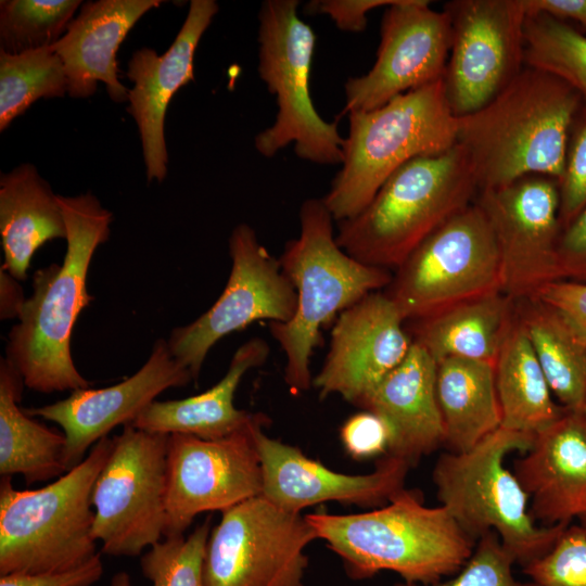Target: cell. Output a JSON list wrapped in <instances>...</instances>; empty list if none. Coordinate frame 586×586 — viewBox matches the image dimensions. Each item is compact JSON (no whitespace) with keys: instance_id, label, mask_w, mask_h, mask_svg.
I'll use <instances>...</instances> for the list:
<instances>
[{"instance_id":"4316f807","label":"cell","mask_w":586,"mask_h":586,"mask_svg":"<svg viewBox=\"0 0 586 586\" xmlns=\"http://www.w3.org/2000/svg\"><path fill=\"white\" fill-rule=\"evenodd\" d=\"M436 396L447 451H468L501 425L493 362L460 357L438 361Z\"/></svg>"},{"instance_id":"9c48e42d","label":"cell","mask_w":586,"mask_h":586,"mask_svg":"<svg viewBox=\"0 0 586 586\" xmlns=\"http://www.w3.org/2000/svg\"><path fill=\"white\" fill-rule=\"evenodd\" d=\"M297 0H266L258 13V74L275 94V123L255 137L265 157L294 143L296 155L321 165L343 162V138L336 123L324 120L310 97V68L316 43L313 28L297 13Z\"/></svg>"},{"instance_id":"f6af8a7d","label":"cell","mask_w":586,"mask_h":586,"mask_svg":"<svg viewBox=\"0 0 586 586\" xmlns=\"http://www.w3.org/2000/svg\"><path fill=\"white\" fill-rule=\"evenodd\" d=\"M23 289L14 277L0 269V317L3 320L17 318L25 304Z\"/></svg>"},{"instance_id":"b9f144b4","label":"cell","mask_w":586,"mask_h":586,"mask_svg":"<svg viewBox=\"0 0 586 586\" xmlns=\"http://www.w3.org/2000/svg\"><path fill=\"white\" fill-rule=\"evenodd\" d=\"M103 574L101 556L63 572L11 573L0 575V586H92Z\"/></svg>"},{"instance_id":"bcb514c9","label":"cell","mask_w":586,"mask_h":586,"mask_svg":"<svg viewBox=\"0 0 586 586\" xmlns=\"http://www.w3.org/2000/svg\"><path fill=\"white\" fill-rule=\"evenodd\" d=\"M110 586H132V584L128 573L118 572L112 577Z\"/></svg>"},{"instance_id":"6da1fadb","label":"cell","mask_w":586,"mask_h":586,"mask_svg":"<svg viewBox=\"0 0 586 586\" xmlns=\"http://www.w3.org/2000/svg\"><path fill=\"white\" fill-rule=\"evenodd\" d=\"M58 201L67 228L66 253L62 264L35 271L33 295L26 298L5 346V357L25 386L41 393L90 385L74 364L71 336L78 315L93 300L87 291L88 270L97 247L110 238L113 219L91 192L58 194Z\"/></svg>"},{"instance_id":"f546056e","label":"cell","mask_w":586,"mask_h":586,"mask_svg":"<svg viewBox=\"0 0 586 586\" xmlns=\"http://www.w3.org/2000/svg\"><path fill=\"white\" fill-rule=\"evenodd\" d=\"M496 390L505 429L537 434L565 408L557 405L524 328L511 320L495 361Z\"/></svg>"},{"instance_id":"c3c4849f","label":"cell","mask_w":586,"mask_h":586,"mask_svg":"<svg viewBox=\"0 0 586 586\" xmlns=\"http://www.w3.org/2000/svg\"><path fill=\"white\" fill-rule=\"evenodd\" d=\"M583 412H584V415L586 417V406L584 407Z\"/></svg>"},{"instance_id":"ab89813d","label":"cell","mask_w":586,"mask_h":586,"mask_svg":"<svg viewBox=\"0 0 586 586\" xmlns=\"http://www.w3.org/2000/svg\"><path fill=\"white\" fill-rule=\"evenodd\" d=\"M534 300L558 311L586 343V283L556 281L543 288Z\"/></svg>"},{"instance_id":"ba28073f","label":"cell","mask_w":586,"mask_h":586,"mask_svg":"<svg viewBox=\"0 0 586 586\" xmlns=\"http://www.w3.org/2000/svg\"><path fill=\"white\" fill-rule=\"evenodd\" d=\"M534 436L500 426L468 451L443 453L432 472L437 499L460 528L475 542L495 532L522 568L546 555L570 525H535L528 497L505 464L508 455L526 453Z\"/></svg>"},{"instance_id":"8fae6325","label":"cell","mask_w":586,"mask_h":586,"mask_svg":"<svg viewBox=\"0 0 586 586\" xmlns=\"http://www.w3.org/2000/svg\"><path fill=\"white\" fill-rule=\"evenodd\" d=\"M113 440L91 493L92 534L103 553L136 557L164 536L168 435L129 423Z\"/></svg>"},{"instance_id":"1f68e13d","label":"cell","mask_w":586,"mask_h":586,"mask_svg":"<svg viewBox=\"0 0 586 586\" xmlns=\"http://www.w3.org/2000/svg\"><path fill=\"white\" fill-rule=\"evenodd\" d=\"M67 78L60 56L44 48L9 54L0 51V130L40 98H62Z\"/></svg>"},{"instance_id":"484cf974","label":"cell","mask_w":586,"mask_h":586,"mask_svg":"<svg viewBox=\"0 0 586 586\" xmlns=\"http://www.w3.org/2000/svg\"><path fill=\"white\" fill-rule=\"evenodd\" d=\"M0 234L1 267L16 280L27 278L33 255L41 245L67 238L58 194L30 163L0 176Z\"/></svg>"},{"instance_id":"e0dca14e","label":"cell","mask_w":586,"mask_h":586,"mask_svg":"<svg viewBox=\"0 0 586 586\" xmlns=\"http://www.w3.org/2000/svg\"><path fill=\"white\" fill-rule=\"evenodd\" d=\"M450 25L444 11L426 0H398L387 7L371 69L344 86L342 113L378 109L395 97L444 78L450 51Z\"/></svg>"},{"instance_id":"4dcf8cb0","label":"cell","mask_w":586,"mask_h":586,"mask_svg":"<svg viewBox=\"0 0 586 586\" xmlns=\"http://www.w3.org/2000/svg\"><path fill=\"white\" fill-rule=\"evenodd\" d=\"M519 321L532 344L552 395L568 410L586 406V343L558 311L538 300Z\"/></svg>"},{"instance_id":"ac0fdd59","label":"cell","mask_w":586,"mask_h":586,"mask_svg":"<svg viewBox=\"0 0 586 586\" xmlns=\"http://www.w3.org/2000/svg\"><path fill=\"white\" fill-rule=\"evenodd\" d=\"M405 322L393 300L379 291L342 311L320 372L313 379L320 398L336 394L361 407L408 355L412 339Z\"/></svg>"},{"instance_id":"e575fe53","label":"cell","mask_w":586,"mask_h":586,"mask_svg":"<svg viewBox=\"0 0 586 586\" xmlns=\"http://www.w3.org/2000/svg\"><path fill=\"white\" fill-rule=\"evenodd\" d=\"M211 518L187 537H165L141 556L140 568L152 586H204L203 568Z\"/></svg>"},{"instance_id":"74e56055","label":"cell","mask_w":586,"mask_h":586,"mask_svg":"<svg viewBox=\"0 0 586 586\" xmlns=\"http://www.w3.org/2000/svg\"><path fill=\"white\" fill-rule=\"evenodd\" d=\"M559 190L562 229L586 206V97H583L570 127Z\"/></svg>"},{"instance_id":"603a6c76","label":"cell","mask_w":586,"mask_h":586,"mask_svg":"<svg viewBox=\"0 0 586 586\" xmlns=\"http://www.w3.org/2000/svg\"><path fill=\"white\" fill-rule=\"evenodd\" d=\"M161 3V0H98L81 5L62 38L50 47L63 63L69 97L89 98L101 81L111 100L128 101L129 89L118 79L117 51L140 17Z\"/></svg>"},{"instance_id":"d590c367","label":"cell","mask_w":586,"mask_h":586,"mask_svg":"<svg viewBox=\"0 0 586 586\" xmlns=\"http://www.w3.org/2000/svg\"><path fill=\"white\" fill-rule=\"evenodd\" d=\"M536 586H586V530L570 524L553 547L523 566Z\"/></svg>"},{"instance_id":"7a4b0ae2","label":"cell","mask_w":586,"mask_h":586,"mask_svg":"<svg viewBox=\"0 0 586 586\" xmlns=\"http://www.w3.org/2000/svg\"><path fill=\"white\" fill-rule=\"evenodd\" d=\"M583 95L548 72L525 66L491 102L457 117L479 191L528 175L561 179L570 127Z\"/></svg>"},{"instance_id":"277c9868","label":"cell","mask_w":586,"mask_h":586,"mask_svg":"<svg viewBox=\"0 0 586 586\" xmlns=\"http://www.w3.org/2000/svg\"><path fill=\"white\" fill-rule=\"evenodd\" d=\"M298 216L300 234L286 242L279 258L295 289L296 309L289 321L269 323L285 355L284 381L295 394L313 385L310 358L321 329L393 279L387 269L360 263L339 246L333 216L322 199L304 201Z\"/></svg>"},{"instance_id":"30bf717a","label":"cell","mask_w":586,"mask_h":586,"mask_svg":"<svg viewBox=\"0 0 586 586\" xmlns=\"http://www.w3.org/2000/svg\"><path fill=\"white\" fill-rule=\"evenodd\" d=\"M388 285L386 294L405 321L421 320L464 301L501 292L496 238L477 203L431 233L397 268Z\"/></svg>"},{"instance_id":"7dc6e473","label":"cell","mask_w":586,"mask_h":586,"mask_svg":"<svg viewBox=\"0 0 586 586\" xmlns=\"http://www.w3.org/2000/svg\"><path fill=\"white\" fill-rule=\"evenodd\" d=\"M581 525L586 530V512L578 518Z\"/></svg>"},{"instance_id":"8d00e7d4","label":"cell","mask_w":586,"mask_h":586,"mask_svg":"<svg viewBox=\"0 0 586 586\" xmlns=\"http://www.w3.org/2000/svg\"><path fill=\"white\" fill-rule=\"evenodd\" d=\"M514 563L499 536L488 532L476 542L471 558L450 581L430 585L399 582L393 586H536L515 578Z\"/></svg>"},{"instance_id":"f35d334b","label":"cell","mask_w":586,"mask_h":586,"mask_svg":"<svg viewBox=\"0 0 586 586\" xmlns=\"http://www.w3.org/2000/svg\"><path fill=\"white\" fill-rule=\"evenodd\" d=\"M341 440L353 458L366 459L386 453L388 432L377 415L365 410L353 415L344 422L341 428Z\"/></svg>"},{"instance_id":"d6a6232c","label":"cell","mask_w":586,"mask_h":586,"mask_svg":"<svg viewBox=\"0 0 586 586\" xmlns=\"http://www.w3.org/2000/svg\"><path fill=\"white\" fill-rule=\"evenodd\" d=\"M525 66L558 76L586 97V35L577 27L538 13L526 16Z\"/></svg>"},{"instance_id":"7402d4cb","label":"cell","mask_w":586,"mask_h":586,"mask_svg":"<svg viewBox=\"0 0 586 586\" xmlns=\"http://www.w3.org/2000/svg\"><path fill=\"white\" fill-rule=\"evenodd\" d=\"M531 499V515L544 526L571 524L586 512V417L568 410L535 434L531 448L513 463Z\"/></svg>"},{"instance_id":"5bb4252c","label":"cell","mask_w":586,"mask_h":586,"mask_svg":"<svg viewBox=\"0 0 586 586\" xmlns=\"http://www.w3.org/2000/svg\"><path fill=\"white\" fill-rule=\"evenodd\" d=\"M231 270L216 302L189 324L177 327L167 340L173 356L196 380L209 349L222 337L254 321H289L296 292L255 230L239 224L229 237Z\"/></svg>"},{"instance_id":"9a60e30c","label":"cell","mask_w":586,"mask_h":586,"mask_svg":"<svg viewBox=\"0 0 586 586\" xmlns=\"http://www.w3.org/2000/svg\"><path fill=\"white\" fill-rule=\"evenodd\" d=\"M267 423V416L257 413L244 429L221 438L168 435L165 537L183 535L202 512H222L262 495L255 432Z\"/></svg>"},{"instance_id":"f1b7e54d","label":"cell","mask_w":586,"mask_h":586,"mask_svg":"<svg viewBox=\"0 0 586 586\" xmlns=\"http://www.w3.org/2000/svg\"><path fill=\"white\" fill-rule=\"evenodd\" d=\"M24 381L7 358L0 359V474H22L27 484L60 477L65 466L66 438L18 407Z\"/></svg>"},{"instance_id":"44dd1931","label":"cell","mask_w":586,"mask_h":586,"mask_svg":"<svg viewBox=\"0 0 586 586\" xmlns=\"http://www.w3.org/2000/svg\"><path fill=\"white\" fill-rule=\"evenodd\" d=\"M217 12L218 4L214 0H192L183 25L164 54L141 48L128 62L127 77L133 87L129 89L127 111L140 132L148 181L162 182L166 177V110L173 95L194 80V53Z\"/></svg>"},{"instance_id":"7bdbcfd3","label":"cell","mask_w":586,"mask_h":586,"mask_svg":"<svg viewBox=\"0 0 586 586\" xmlns=\"http://www.w3.org/2000/svg\"><path fill=\"white\" fill-rule=\"evenodd\" d=\"M398 0H318L307 4L308 13L328 15L344 31L359 33L367 26V13Z\"/></svg>"},{"instance_id":"ee69618b","label":"cell","mask_w":586,"mask_h":586,"mask_svg":"<svg viewBox=\"0 0 586 586\" xmlns=\"http://www.w3.org/2000/svg\"><path fill=\"white\" fill-rule=\"evenodd\" d=\"M526 14L543 13L586 30V0H523Z\"/></svg>"},{"instance_id":"83f0119b","label":"cell","mask_w":586,"mask_h":586,"mask_svg":"<svg viewBox=\"0 0 586 586\" xmlns=\"http://www.w3.org/2000/svg\"><path fill=\"white\" fill-rule=\"evenodd\" d=\"M511 300L501 292L471 298L412 321V341L436 362L460 357L495 364L511 322Z\"/></svg>"},{"instance_id":"d6986e66","label":"cell","mask_w":586,"mask_h":586,"mask_svg":"<svg viewBox=\"0 0 586 586\" xmlns=\"http://www.w3.org/2000/svg\"><path fill=\"white\" fill-rule=\"evenodd\" d=\"M191 380V372L173 356L167 341L158 339L144 365L126 380L104 388H79L65 399L24 411L62 428L68 471L114 428L131 423L161 393L184 386Z\"/></svg>"},{"instance_id":"4fadbf2b","label":"cell","mask_w":586,"mask_h":586,"mask_svg":"<svg viewBox=\"0 0 586 586\" xmlns=\"http://www.w3.org/2000/svg\"><path fill=\"white\" fill-rule=\"evenodd\" d=\"M443 11L450 25L444 75L451 113H473L507 88L525 67L523 0H451Z\"/></svg>"},{"instance_id":"3957f363","label":"cell","mask_w":586,"mask_h":586,"mask_svg":"<svg viewBox=\"0 0 586 586\" xmlns=\"http://www.w3.org/2000/svg\"><path fill=\"white\" fill-rule=\"evenodd\" d=\"M305 517L354 581L391 571L406 583L436 584L458 573L476 545L446 508L425 506L416 489L368 512Z\"/></svg>"},{"instance_id":"cb8c5ba5","label":"cell","mask_w":586,"mask_h":586,"mask_svg":"<svg viewBox=\"0 0 586 586\" xmlns=\"http://www.w3.org/2000/svg\"><path fill=\"white\" fill-rule=\"evenodd\" d=\"M437 362L412 341L406 358L364 402L388 432L386 455L413 467L444 445L445 430L436 396Z\"/></svg>"},{"instance_id":"7c38bea8","label":"cell","mask_w":586,"mask_h":586,"mask_svg":"<svg viewBox=\"0 0 586 586\" xmlns=\"http://www.w3.org/2000/svg\"><path fill=\"white\" fill-rule=\"evenodd\" d=\"M318 539L305 515L283 510L263 495L221 512L212 527L204 586H305L307 546Z\"/></svg>"},{"instance_id":"ffe728a7","label":"cell","mask_w":586,"mask_h":586,"mask_svg":"<svg viewBox=\"0 0 586 586\" xmlns=\"http://www.w3.org/2000/svg\"><path fill=\"white\" fill-rule=\"evenodd\" d=\"M256 429L255 437L263 471L262 495L279 508L301 513L307 507L337 501L358 507H382L405 488L411 466L384 455L374 471L345 474L333 471L292 445Z\"/></svg>"},{"instance_id":"8992f818","label":"cell","mask_w":586,"mask_h":586,"mask_svg":"<svg viewBox=\"0 0 586 586\" xmlns=\"http://www.w3.org/2000/svg\"><path fill=\"white\" fill-rule=\"evenodd\" d=\"M348 120L342 168L321 198L337 222L361 212L407 162L444 153L457 143V117L448 105L444 79L378 109L351 112Z\"/></svg>"},{"instance_id":"2e32d148","label":"cell","mask_w":586,"mask_h":586,"mask_svg":"<svg viewBox=\"0 0 586 586\" xmlns=\"http://www.w3.org/2000/svg\"><path fill=\"white\" fill-rule=\"evenodd\" d=\"M475 203L496 238L502 294L511 301L534 300L543 288L561 280L558 179L524 176L500 188L480 190Z\"/></svg>"},{"instance_id":"836d02e7","label":"cell","mask_w":586,"mask_h":586,"mask_svg":"<svg viewBox=\"0 0 586 586\" xmlns=\"http://www.w3.org/2000/svg\"><path fill=\"white\" fill-rule=\"evenodd\" d=\"M80 0L0 1V51L9 54L49 48L62 38Z\"/></svg>"},{"instance_id":"60d3db41","label":"cell","mask_w":586,"mask_h":586,"mask_svg":"<svg viewBox=\"0 0 586 586\" xmlns=\"http://www.w3.org/2000/svg\"><path fill=\"white\" fill-rule=\"evenodd\" d=\"M557 257L561 280L586 283V206L561 229Z\"/></svg>"},{"instance_id":"d4e9b609","label":"cell","mask_w":586,"mask_h":586,"mask_svg":"<svg viewBox=\"0 0 586 586\" xmlns=\"http://www.w3.org/2000/svg\"><path fill=\"white\" fill-rule=\"evenodd\" d=\"M268 355L269 346L263 339H250L235 351L226 374L214 386L183 399L154 400L130 424L150 433H180L205 440L244 429L257 413L238 409L234 393L244 374L262 366Z\"/></svg>"},{"instance_id":"5b68a950","label":"cell","mask_w":586,"mask_h":586,"mask_svg":"<svg viewBox=\"0 0 586 586\" xmlns=\"http://www.w3.org/2000/svg\"><path fill=\"white\" fill-rule=\"evenodd\" d=\"M479 184L463 148L416 157L396 169L357 215L339 221L335 240L369 266L398 268L438 227L473 203Z\"/></svg>"},{"instance_id":"52a82bcc","label":"cell","mask_w":586,"mask_h":586,"mask_svg":"<svg viewBox=\"0 0 586 586\" xmlns=\"http://www.w3.org/2000/svg\"><path fill=\"white\" fill-rule=\"evenodd\" d=\"M109 436L54 482L18 491L0 482V575L63 572L97 555L91 493L113 448Z\"/></svg>"}]
</instances>
